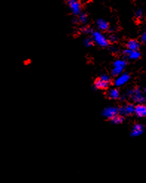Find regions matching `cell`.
Segmentation results:
<instances>
[{
    "label": "cell",
    "instance_id": "obj_19",
    "mask_svg": "<svg viewBox=\"0 0 146 183\" xmlns=\"http://www.w3.org/2000/svg\"><path fill=\"white\" fill-rule=\"evenodd\" d=\"M82 33H92L93 30L91 29V28L86 27H83L82 29Z\"/></svg>",
    "mask_w": 146,
    "mask_h": 183
},
{
    "label": "cell",
    "instance_id": "obj_1",
    "mask_svg": "<svg viewBox=\"0 0 146 183\" xmlns=\"http://www.w3.org/2000/svg\"><path fill=\"white\" fill-rule=\"evenodd\" d=\"M126 95L128 96L134 103L138 104H143L146 101V98L144 96L141 90L138 88L129 89L127 92Z\"/></svg>",
    "mask_w": 146,
    "mask_h": 183
},
{
    "label": "cell",
    "instance_id": "obj_9",
    "mask_svg": "<svg viewBox=\"0 0 146 183\" xmlns=\"http://www.w3.org/2000/svg\"><path fill=\"white\" fill-rule=\"evenodd\" d=\"M123 54H124L128 58L130 59V60H137V59L140 58V56H141V54H140V53L138 50L133 51V50H128V49L124 50Z\"/></svg>",
    "mask_w": 146,
    "mask_h": 183
},
{
    "label": "cell",
    "instance_id": "obj_4",
    "mask_svg": "<svg viewBox=\"0 0 146 183\" xmlns=\"http://www.w3.org/2000/svg\"><path fill=\"white\" fill-rule=\"evenodd\" d=\"M125 66L126 61L125 60H123V59H118L116 61H114L113 70L111 71L112 75L118 76L120 74H122Z\"/></svg>",
    "mask_w": 146,
    "mask_h": 183
},
{
    "label": "cell",
    "instance_id": "obj_21",
    "mask_svg": "<svg viewBox=\"0 0 146 183\" xmlns=\"http://www.w3.org/2000/svg\"><path fill=\"white\" fill-rule=\"evenodd\" d=\"M141 40L143 43L146 44V33H144L142 35Z\"/></svg>",
    "mask_w": 146,
    "mask_h": 183
},
{
    "label": "cell",
    "instance_id": "obj_15",
    "mask_svg": "<svg viewBox=\"0 0 146 183\" xmlns=\"http://www.w3.org/2000/svg\"><path fill=\"white\" fill-rule=\"evenodd\" d=\"M123 120H124L123 116H122L120 115H116V116H114L113 118L111 119V123H113V124H120V123H123Z\"/></svg>",
    "mask_w": 146,
    "mask_h": 183
},
{
    "label": "cell",
    "instance_id": "obj_6",
    "mask_svg": "<svg viewBox=\"0 0 146 183\" xmlns=\"http://www.w3.org/2000/svg\"><path fill=\"white\" fill-rule=\"evenodd\" d=\"M68 5L71 11L75 16H78L81 13V3L79 0H68Z\"/></svg>",
    "mask_w": 146,
    "mask_h": 183
},
{
    "label": "cell",
    "instance_id": "obj_10",
    "mask_svg": "<svg viewBox=\"0 0 146 183\" xmlns=\"http://www.w3.org/2000/svg\"><path fill=\"white\" fill-rule=\"evenodd\" d=\"M143 132H144V127H143L142 125L137 123L132 128L131 132H130V136L138 137L141 135L143 133Z\"/></svg>",
    "mask_w": 146,
    "mask_h": 183
},
{
    "label": "cell",
    "instance_id": "obj_18",
    "mask_svg": "<svg viewBox=\"0 0 146 183\" xmlns=\"http://www.w3.org/2000/svg\"><path fill=\"white\" fill-rule=\"evenodd\" d=\"M108 42H111V43H114V42H116L117 41V38L114 35H111L108 39Z\"/></svg>",
    "mask_w": 146,
    "mask_h": 183
},
{
    "label": "cell",
    "instance_id": "obj_2",
    "mask_svg": "<svg viewBox=\"0 0 146 183\" xmlns=\"http://www.w3.org/2000/svg\"><path fill=\"white\" fill-rule=\"evenodd\" d=\"M111 78L107 75H102L95 81L94 87L98 89H106L111 84Z\"/></svg>",
    "mask_w": 146,
    "mask_h": 183
},
{
    "label": "cell",
    "instance_id": "obj_13",
    "mask_svg": "<svg viewBox=\"0 0 146 183\" xmlns=\"http://www.w3.org/2000/svg\"><path fill=\"white\" fill-rule=\"evenodd\" d=\"M108 96L111 99L116 100L119 98L120 94H119V92L118 89H109L108 92Z\"/></svg>",
    "mask_w": 146,
    "mask_h": 183
},
{
    "label": "cell",
    "instance_id": "obj_22",
    "mask_svg": "<svg viewBox=\"0 0 146 183\" xmlns=\"http://www.w3.org/2000/svg\"><path fill=\"white\" fill-rule=\"evenodd\" d=\"M145 92H146V87H145Z\"/></svg>",
    "mask_w": 146,
    "mask_h": 183
},
{
    "label": "cell",
    "instance_id": "obj_5",
    "mask_svg": "<svg viewBox=\"0 0 146 183\" xmlns=\"http://www.w3.org/2000/svg\"><path fill=\"white\" fill-rule=\"evenodd\" d=\"M134 110H135V106L131 103L126 104V105L123 106L121 107L118 108L119 115H122V116L132 115V114L134 113Z\"/></svg>",
    "mask_w": 146,
    "mask_h": 183
},
{
    "label": "cell",
    "instance_id": "obj_3",
    "mask_svg": "<svg viewBox=\"0 0 146 183\" xmlns=\"http://www.w3.org/2000/svg\"><path fill=\"white\" fill-rule=\"evenodd\" d=\"M91 34L93 36L92 39H94V42H96L100 47H105L108 45L109 42L108 40V39L105 38L101 33L96 31H93Z\"/></svg>",
    "mask_w": 146,
    "mask_h": 183
},
{
    "label": "cell",
    "instance_id": "obj_16",
    "mask_svg": "<svg viewBox=\"0 0 146 183\" xmlns=\"http://www.w3.org/2000/svg\"><path fill=\"white\" fill-rule=\"evenodd\" d=\"M79 21L82 24H85L88 21V16L87 14L83 13L79 14Z\"/></svg>",
    "mask_w": 146,
    "mask_h": 183
},
{
    "label": "cell",
    "instance_id": "obj_14",
    "mask_svg": "<svg viewBox=\"0 0 146 183\" xmlns=\"http://www.w3.org/2000/svg\"><path fill=\"white\" fill-rule=\"evenodd\" d=\"M97 26L101 30H107L109 27L108 23L104 19H99L97 21Z\"/></svg>",
    "mask_w": 146,
    "mask_h": 183
},
{
    "label": "cell",
    "instance_id": "obj_11",
    "mask_svg": "<svg viewBox=\"0 0 146 183\" xmlns=\"http://www.w3.org/2000/svg\"><path fill=\"white\" fill-rule=\"evenodd\" d=\"M134 113L140 118L146 117V106L144 104H138L135 106Z\"/></svg>",
    "mask_w": 146,
    "mask_h": 183
},
{
    "label": "cell",
    "instance_id": "obj_12",
    "mask_svg": "<svg viewBox=\"0 0 146 183\" xmlns=\"http://www.w3.org/2000/svg\"><path fill=\"white\" fill-rule=\"evenodd\" d=\"M127 46V49L130 50H133V51H136V50H138L139 48L140 47V42L137 40H134V39H131V40L128 41L126 44Z\"/></svg>",
    "mask_w": 146,
    "mask_h": 183
},
{
    "label": "cell",
    "instance_id": "obj_8",
    "mask_svg": "<svg viewBox=\"0 0 146 183\" xmlns=\"http://www.w3.org/2000/svg\"><path fill=\"white\" fill-rule=\"evenodd\" d=\"M130 79V75L128 73H123L118 75L116 79L115 80V85L116 87H121V86L125 84Z\"/></svg>",
    "mask_w": 146,
    "mask_h": 183
},
{
    "label": "cell",
    "instance_id": "obj_7",
    "mask_svg": "<svg viewBox=\"0 0 146 183\" xmlns=\"http://www.w3.org/2000/svg\"><path fill=\"white\" fill-rule=\"evenodd\" d=\"M102 116L105 117L108 119H111L113 117L116 115H119V112H118V108L115 107V106H108V107L105 108L102 112Z\"/></svg>",
    "mask_w": 146,
    "mask_h": 183
},
{
    "label": "cell",
    "instance_id": "obj_20",
    "mask_svg": "<svg viewBox=\"0 0 146 183\" xmlns=\"http://www.w3.org/2000/svg\"><path fill=\"white\" fill-rule=\"evenodd\" d=\"M142 14H143L142 11V10H140V9H139V10H137V11H136L135 16L137 18H141L142 16Z\"/></svg>",
    "mask_w": 146,
    "mask_h": 183
},
{
    "label": "cell",
    "instance_id": "obj_17",
    "mask_svg": "<svg viewBox=\"0 0 146 183\" xmlns=\"http://www.w3.org/2000/svg\"><path fill=\"white\" fill-rule=\"evenodd\" d=\"M85 44L87 47H90V46H92L93 44H94V40L91 38H88V39H85Z\"/></svg>",
    "mask_w": 146,
    "mask_h": 183
}]
</instances>
